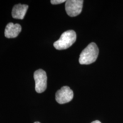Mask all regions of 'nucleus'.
<instances>
[{
	"label": "nucleus",
	"instance_id": "obj_1",
	"mask_svg": "<svg viewBox=\"0 0 123 123\" xmlns=\"http://www.w3.org/2000/svg\"><path fill=\"white\" fill-rule=\"evenodd\" d=\"M99 55V49L95 43L92 42L82 51L79 59L80 64H90L95 62Z\"/></svg>",
	"mask_w": 123,
	"mask_h": 123
},
{
	"label": "nucleus",
	"instance_id": "obj_2",
	"mask_svg": "<svg viewBox=\"0 0 123 123\" xmlns=\"http://www.w3.org/2000/svg\"><path fill=\"white\" fill-rule=\"evenodd\" d=\"M76 40V34L74 30L66 31L61 35L57 41L54 43V46L59 50H66L74 43Z\"/></svg>",
	"mask_w": 123,
	"mask_h": 123
},
{
	"label": "nucleus",
	"instance_id": "obj_3",
	"mask_svg": "<svg viewBox=\"0 0 123 123\" xmlns=\"http://www.w3.org/2000/svg\"><path fill=\"white\" fill-rule=\"evenodd\" d=\"M35 82V91L38 93H42L47 88V77L46 72L42 69L35 71L34 73Z\"/></svg>",
	"mask_w": 123,
	"mask_h": 123
},
{
	"label": "nucleus",
	"instance_id": "obj_4",
	"mask_svg": "<svg viewBox=\"0 0 123 123\" xmlns=\"http://www.w3.org/2000/svg\"><path fill=\"white\" fill-rule=\"evenodd\" d=\"M83 0H68L66 1V13L70 17H76L81 13L83 8Z\"/></svg>",
	"mask_w": 123,
	"mask_h": 123
},
{
	"label": "nucleus",
	"instance_id": "obj_5",
	"mask_svg": "<svg viewBox=\"0 0 123 123\" xmlns=\"http://www.w3.org/2000/svg\"><path fill=\"white\" fill-rule=\"evenodd\" d=\"M74 93L73 90L68 86H63L56 92L55 99L59 104L67 103L73 100Z\"/></svg>",
	"mask_w": 123,
	"mask_h": 123
},
{
	"label": "nucleus",
	"instance_id": "obj_6",
	"mask_svg": "<svg viewBox=\"0 0 123 123\" xmlns=\"http://www.w3.org/2000/svg\"><path fill=\"white\" fill-rule=\"evenodd\" d=\"M22 30V27L19 24H14L10 22L7 25L5 30V36L7 38H14L19 35Z\"/></svg>",
	"mask_w": 123,
	"mask_h": 123
},
{
	"label": "nucleus",
	"instance_id": "obj_7",
	"mask_svg": "<svg viewBox=\"0 0 123 123\" xmlns=\"http://www.w3.org/2000/svg\"><path fill=\"white\" fill-rule=\"evenodd\" d=\"M28 7V5L25 4H19L15 5L14 6L12 12L13 18L18 19H24Z\"/></svg>",
	"mask_w": 123,
	"mask_h": 123
},
{
	"label": "nucleus",
	"instance_id": "obj_8",
	"mask_svg": "<svg viewBox=\"0 0 123 123\" xmlns=\"http://www.w3.org/2000/svg\"><path fill=\"white\" fill-rule=\"evenodd\" d=\"M66 1L64 0H51V3L53 5H58L62 4L63 2H66Z\"/></svg>",
	"mask_w": 123,
	"mask_h": 123
},
{
	"label": "nucleus",
	"instance_id": "obj_9",
	"mask_svg": "<svg viewBox=\"0 0 123 123\" xmlns=\"http://www.w3.org/2000/svg\"><path fill=\"white\" fill-rule=\"evenodd\" d=\"M91 123H101L100 121H98V120H95V121H92V122Z\"/></svg>",
	"mask_w": 123,
	"mask_h": 123
},
{
	"label": "nucleus",
	"instance_id": "obj_10",
	"mask_svg": "<svg viewBox=\"0 0 123 123\" xmlns=\"http://www.w3.org/2000/svg\"><path fill=\"white\" fill-rule=\"evenodd\" d=\"M34 123H39V122H38V121H37V122H35Z\"/></svg>",
	"mask_w": 123,
	"mask_h": 123
}]
</instances>
